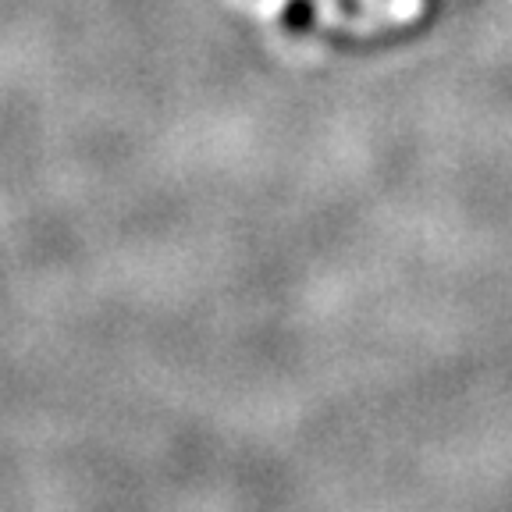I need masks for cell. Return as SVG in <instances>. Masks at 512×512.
<instances>
[{
  "label": "cell",
  "instance_id": "cell-1",
  "mask_svg": "<svg viewBox=\"0 0 512 512\" xmlns=\"http://www.w3.org/2000/svg\"><path fill=\"white\" fill-rule=\"evenodd\" d=\"M317 18V4L313 0H288V8L281 11V22L288 32H306Z\"/></svg>",
  "mask_w": 512,
  "mask_h": 512
}]
</instances>
